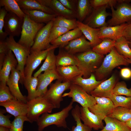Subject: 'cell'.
Returning <instances> with one entry per match:
<instances>
[{"mask_svg": "<svg viewBox=\"0 0 131 131\" xmlns=\"http://www.w3.org/2000/svg\"><path fill=\"white\" fill-rule=\"evenodd\" d=\"M77 66L83 78L89 77L101 65L104 56L99 55L90 49L74 55Z\"/></svg>", "mask_w": 131, "mask_h": 131, "instance_id": "cell-1", "label": "cell"}, {"mask_svg": "<svg viewBox=\"0 0 131 131\" xmlns=\"http://www.w3.org/2000/svg\"><path fill=\"white\" fill-rule=\"evenodd\" d=\"M128 58L120 54L114 47L104 58L101 65L94 73L97 80L105 79V77L117 66H128L130 63Z\"/></svg>", "mask_w": 131, "mask_h": 131, "instance_id": "cell-2", "label": "cell"}, {"mask_svg": "<svg viewBox=\"0 0 131 131\" xmlns=\"http://www.w3.org/2000/svg\"><path fill=\"white\" fill-rule=\"evenodd\" d=\"M73 103L71 101L67 106L59 112L51 114L45 113L42 114L36 122L38 131H42L45 128L52 125H55L58 127L66 128V119L73 108Z\"/></svg>", "mask_w": 131, "mask_h": 131, "instance_id": "cell-3", "label": "cell"}, {"mask_svg": "<svg viewBox=\"0 0 131 131\" xmlns=\"http://www.w3.org/2000/svg\"><path fill=\"white\" fill-rule=\"evenodd\" d=\"M44 23H36L25 14L24 19L21 37L17 42L30 50L34 44L38 31L44 26Z\"/></svg>", "mask_w": 131, "mask_h": 131, "instance_id": "cell-4", "label": "cell"}, {"mask_svg": "<svg viewBox=\"0 0 131 131\" xmlns=\"http://www.w3.org/2000/svg\"><path fill=\"white\" fill-rule=\"evenodd\" d=\"M28 112L26 116L31 123L37 122L40 115L50 113L55 108L53 105L43 97H36L26 103Z\"/></svg>", "mask_w": 131, "mask_h": 131, "instance_id": "cell-5", "label": "cell"}, {"mask_svg": "<svg viewBox=\"0 0 131 131\" xmlns=\"http://www.w3.org/2000/svg\"><path fill=\"white\" fill-rule=\"evenodd\" d=\"M6 41L9 49L12 51L17 61L16 68L21 74L19 82L23 84L25 78L24 68L27 57L31 53L30 50L16 42L13 36H9Z\"/></svg>", "mask_w": 131, "mask_h": 131, "instance_id": "cell-6", "label": "cell"}, {"mask_svg": "<svg viewBox=\"0 0 131 131\" xmlns=\"http://www.w3.org/2000/svg\"><path fill=\"white\" fill-rule=\"evenodd\" d=\"M69 89V92L63 94V97L72 98L71 101L78 103L83 107L89 108L96 104L95 97L88 94L79 86L71 83Z\"/></svg>", "mask_w": 131, "mask_h": 131, "instance_id": "cell-7", "label": "cell"}, {"mask_svg": "<svg viewBox=\"0 0 131 131\" xmlns=\"http://www.w3.org/2000/svg\"><path fill=\"white\" fill-rule=\"evenodd\" d=\"M71 83L70 82L57 80L51 84L43 97L51 103L55 108H59L60 107L61 102L63 100V94L65 90L69 89Z\"/></svg>", "mask_w": 131, "mask_h": 131, "instance_id": "cell-8", "label": "cell"}, {"mask_svg": "<svg viewBox=\"0 0 131 131\" xmlns=\"http://www.w3.org/2000/svg\"><path fill=\"white\" fill-rule=\"evenodd\" d=\"M112 17L107 22L108 26L118 25L131 21V5L129 3L123 2L119 3L116 9L110 7Z\"/></svg>", "mask_w": 131, "mask_h": 131, "instance_id": "cell-9", "label": "cell"}, {"mask_svg": "<svg viewBox=\"0 0 131 131\" xmlns=\"http://www.w3.org/2000/svg\"><path fill=\"white\" fill-rule=\"evenodd\" d=\"M59 47L51 45L49 48L42 51L31 52L27 59L24 69L25 79L31 77L33 71L45 59L48 53L50 50Z\"/></svg>", "mask_w": 131, "mask_h": 131, "instance_id": "cell-10", "label": "cell"}, {"mask_svg": "<svg viewBox=\"0 0 131 131\" xmlns=\"http://www.w3.org/2000/svg\"><path fill=\"white\" fill-rule=\"evenodd\" d=\"M110 7L105 5L93 8L90 14L83 22L90 27L94 28H100L108 26L106 21L107 17L111 16V14L107 12L106 9Z\"/></svg>", "mask_w": 131, "mask_h": 131, "instance_id": "cell-11", "label": "cell"}, {"mask_svg": "<svg viewBox=\"0 0 131 131\" xmlns=\"http://www.w3.org/2000/svg\"><path fill=\"white\" fill-rule=\"evenodd\" d=\"M53 26V21L44 25L38 32L35 39L33 44L30 49L31 52L43 50L51 46L49 42L51 29Z\"/></svg>", "mask_w": 131, "mask_h": 131, "instance_id": "cell-12", "label": "cell"}, {"mask_svg": "<svg viewBox=\"0 0 131 131\" xmlns=\"http://www.w3.org/2000/svg\"><path fill=\"white\" fill-rule=\"evenodd\" d=\"M24 19L15 14L8 12L4 19V29L9 36L14 37L21 34Z\"/></svg>", "mask_w": 131, "mask_h": 131, "instance_id": "cell-13", "label": "cell"}, {"mask_svg": "<svg viewBox=\"0 0 131 131\" xmlns=\"http://www.w3.org/2000/svg\"><path fill=\"white\" fill-rule=\"evenodd\" d=\"M37 77L39 82L36 98L43 97L48 90V86L53 81L57 80L62 81L56 69L45 71L43 73L40 74Z\"/></svg>", "mask_w": 131, "mask_h": 131, "instance_id": "cell-14", "label": "cell"}, {"mask_svg": "<svg viewBox=\"0 0 131 131\" xmlns=\"http://www.w3.org/2000/svg\"><path fill=\"white\" fill-rule=\"evenodd\" d=\"M96 104L89 108L92 113L96 114L104 120L113 111L115 107L109 98L94 97Z\"/></svg>", "mask_w": 131, "mask_h": 131, "instance_id": "cell-15", "label": "cell"}, {"mask_svg": "<svg viewBox=\"0 0 131 131\" xmlns=\"http://www.w3.org/2000/svg\"><path fill=\"white\" fill-rule=\"evenodd\" d=\"M42 5L51 9L57 16L68 19H76V12L69 10L59 0H37Z\"/></svg>", "mask_w": 131, "mask_h": 131, "instance_id": "cell-16", "label": "cell"}, {"mask_svg": "<svg viewBox=\"0 0 131 131\" xmlns=\"http://www.w3.org/2000/svg\"><path fill=\"white\" fill-rule=\"evenodd\" d=\"M21 78L20 71L16 68H13L6 84L11 94L16 99L26 103L28 101L27 97L23 95L19 88L18 83Z\"/></svg>", "mask_w": 131, "mask_h": 131, "instance_id": "cell-17", "label": "cell"}, {"mask_svg": "<svg viewBox=\"0 0 131 131\" xmlns=\"http://www.w3.org/2000/svg\"><path fill=\"white\" fill-rule=\"evenodd\" d=\"M80 117L83 123L95 130L102 129L104 127L102 119L91 112L87 107H80Z\"/></svg>", "mask_w": 131, "mask_h": 131, "instance_id": "cell-18", "label": "cell"}, {"mask_svg": "<svg viewBox=\"0 0 131 131\" xmlns=\"http://www.w3.org/2000/svg\"><path fill=\"white\" fill-rule=\"evenodd\" d=\"M116 83V77L113 74L109 78L102 82L90 93L94 97L110 98Z\"/></svg>", "mask_w": 131, "mask_h": 131, "instance_id": "cell-19", "label": "cell"}, {"mask_svg": "<svg viewBox=\"0 0 131 131\" xmlns=\"http://www.w3.org/2000/svg\"><path fill=\"white\" fill-rule=\"evenodd\" d=\"M86 39L83 35L70 41L64 49L68 53L74 55L87 51L92 48L90 42Z\"/></svg>", "mask_w": 131, "mask_h": 131, "instance_id": "cell-20", "label": "cell"}, {"mask_svg": "<svg viewBox=\"0 0 131 131\" xmlns=\"http://www.w3.org/2000/svg\"><path fill=\"white\" fill-rule=\"evenodd\" d=\"M15 57L10 50L6 55L3 66L0 70V83L6 84L12 69L17 67L18 62Z\"/></svg>", "mask_w": 131, "mask_h": 131, "instance_id": "cell-21", "label": "cell"}, {"mask_svg": "<svg viewBox=\"0 0 131 131\" xmlns=\"http://www.w3.org/2000/svg\"><path fill=\"white\" fill-rule=\"evenodd\" d=\"M128 23L113 26H106L99 28L98 37L102 40L105 38L116 41L123 36V33Z\"/></svg>", "mask_w": 131, "mask_h": 131, "instance_id": "cell-22", "label": "cell"}, {"mask_svg": "<svg viewBox=\"0 0 131 131\" xmlns=\"http://www.w3.org/2000/svg\"><path fill=\"white\" fill-rule=\"evenodd\" d=\"M105 80H97L94 74H92L89 77L87 78H83L81 74L74 78L71 82L79 86L87 93L90 94L92 91Z\"/></svg>", "mask_w": 131, "mask_h": 131, "instance_id": "cell-23", "label": "cell"}, {"mask_svg": "<svg viewBox=\"0 0 131 131\" xmlns=\"http://www.w3.org/2000/svg\"><path fill=\"white\" fill-rule=\"evenodd\" d=\"M0 105L5 107L6 112L15 117L21 115L26 116L28 112L26 103L16 99L3 103H0Z\"/></svg>", "mask_w": 131, "mask_h": 131, "instance_id": "cell-24", "label": "cell"}, {"mask_svg": "<svg viewBox=\"0 0 131 131\" xmlns=\"http://www.w3.org/2000/svg\"><path fill=\"white\" fill-rule=\"evenodd\" d=\"M78 27L81 31L86 39L90 42L92 48L96 46L102 41L98 37L99 28H94L78 20L77 21Z\"/></svg>", "mask_w": 131, "mask_h": 131, "instance_id": "cell-25", "label": "cell"}, {"mask_svg": "<svg viewBox=\"0 0 131 131\" xmlns=\"http://www.w3.org/2000/svg\"><path fill=\"white\" fill-rule=\"evenodd\" d=\"M83 35L81 30L78 27L69 30L57 39L52 41L51 45L63 48L72 41L78 38Z\"/></svg>", "mask_w": 131, "mask_h": 131, "instance_id": "cell-26", "label": "cell"}, {"mask_svg": "<svg viewBox=\"0 0 131 131\" xmlns=\"http://www.w3.org/2000/svg\"><path fill=\"white\" fill-rule=\"evenodd\" d=\"M56 70L63 82H70L76 77L81 74L76 66H57Z\"/></svg>", "mask_w": 131, "mask_h": 131, "instance_id": "cell-27", "label": "cell"}, {"mask_svg": "<svg viewBox=\"0 0 131 131\" xmlns=\"http://www.w3.org/2000/svg\"><path fill=\"white\" fill-rule=\"evenodd\" d=\"M21 9L24 10H39L47 13L55 14L50 8L41 4L37 0H16Z\"/></svg>", "mask_w": 131, "mask_h": 131, "instance_id": "cell-28", "label": "cell"}, {"mask_svg": "<svg viewBox=\"0 0 131 131\" xmlns=\"http://www.w3.org/2000/svg\"><path fill=\"white\" fill-rule=\"evenodd\" d=\"M22 10L31 20L38 23L47 24L53 21L57 16L56 14H48L40 10Z\"/></svg>", "mask_w": 131, "mask_h": 131, "instance_id": "cell-29", "label": "cell"}, {"mask_svg": "<svg viewBox=\"0 0 131 131\" xmlns=\"http://www.w3.org/2000/svg\"><path fill=\"white\" fill-rule=\"evenodd\" d=\"M103 120L106 125L99 131H131V128L125 122L108 116Z\"/></svg>", "mask_w": 131, "mask_h": 131, "instance_id": "cell-30", "label": "cell"}, {"mask_svg": "<svg viewBox=\"0 0 131 131\" xmlns=\"http://www.w3.org/2000/svg\"><path fill=\"white\" fill-rule=\"evenodd\" d=\"M59 48L58 53L56 56V66H77V62L74 55L68 53L63 48Z\"/></svg>", "mask_w": 131, "mask_h": 131, "instance_id": "cell-31", "label": "cell"}, {"mask_svg": "<svg viewBox=\"0 0 131 131\" xmlns=\"http://www.w3.org/2000/svg\"><path fill=\"white\" fill-rule=\"evenodd\" d=\"M89 0H77L76 12L77 20L82 22L93 9Z\"/></svg>", "mask_w": 131, "mask_h": 131, "instance_id": "cell-32", "label": "cell"}, {"mask_svg": "<svg viewBox=\"0 0 131 131\" xmlns=\"http://www.w3.org/2000/svg\"><path fill=\"white\" fill-rule=\"evenodd\" d=\"M56 49H52L49 51L42 65L34 73L33 76L37 77L43 72L56 69V57L54 53V51Z\"/></svg>", "mask_w": 131, "mask_h": 131, "instance_id": "cell-33", "label": "cell"}, {"mask_svg": "<svg viewBox=\"0 0 131 131\" xmlns=\"http://www.w3.org/2000/svg\"><path fill=\"white\" fill-rule=\"evenodd\" d=\"M0 6L4 7L8 12L13 13L22 19L25 15L16 0H0Z\"/></svg>", "mask_w": 131, "mask_h": 131, "instance_id": "cell-34", "label": "cell"}, {"mask_svg": "<svg viewBox=\"0 0 131 131\" xmlns=\"http://www.w3.org/2000/svg\"><path fill=\"white\" fill-rule=\"evenodd\" d=\"M38 82V77L34 76L24 80L23 84L27 91V98L28 101L36 98Z\"/></svg>", "mask_w": 131, "mask_h": 131, "instance_id": "cell-35", "label": "cell"}, {"mask_svg": "<svg viewBox=\"0 0 131 131\" xmlns=\"http://www.w3.org/2000/svg\"><path fill=\"white\" fill-rule=\"evenodd\" d=\"M114 47L120 54L131 60V48L124 37L122 36L115 41Z\"/></svg>", "mask_w": 131, "mask_h": 131, "instance_id": "cell-36", "label": "cell"}, {"mask_svg": "<svg viewBox=\"0 0 131 131\" xmlns=\"http://www.w3.org/2000/svg\"><path fill=\"white\" fill-rule=\"evenodd\" d=\"M126 123L131 119V109L122 107H115L107 116Z\"/></svg>", "mask_w": 131, "mask_h": 131, "instance_id": "cell-37", "label": "cell"}, {"mask_svg": "<svg viewBox=\"0 0 131 131\" xmlns=\"http://www.w3.org/2000/svg\"><path fill=\"white\" fill-rule=\"evenodd\" d=\"M115 41L110 39L105 38L101 42L92 48L94 51L102 56L109 53L114 47Z\"/></svg>", "mask_w": 131, "mask_h": 131, "instance_id": "cell-38", "label": "cell"}, {"mask_svg": "<svg viewBox=\"0 0 131 131\" xmlns=\"http://www.w3.org/2000/svg\"><path fill=\"white\" fill-rule=\"evenodd\" d=\"M71 114L76 122V125L72 126L71 131H91L92 129L83 123L81 122L80 117V107L76 105L72 109Z\"/></svg>", "mask_w": 131, "mask_h": 131, "instance_id": "cell-39", "label": "cell"}, {"mask_svg": "<svg viewBox=\"0 0 131 131\" xmlns=\"http://www.w3.org/2000/svg\"><path fill=\"white\" fill-rule=\"evenodd\" d=\"M76 19H68L57 16L53 20V26L68 29L70 30L77 27Z\"/></svg>", "mask_w": 131, "mask_h": 131, "instance_id": "cell-40", "label": "cell"}, {"mask_svg": "<svg viewBox=\"0 0 131 131\" xmlns=\"http://www.w3.org/2000/svg\"><path fill=\"white\" fill-rule=\"evenodd\" d=\"M113 103L115 107H122L131 109V97L112 95L109 98Z\"/></svg>", "mask_w": 131, "mask_h": 131, "instance_id": "cell-41", "label": "cell"}, {"mask_svg": "<svg viewBox=\"0 0 131 131\" xmlns=\"http://www.w3.org/2000/svg\"><path fill=\"white\" fill-rule=\"evenodd\" d=\"M112 95L116 96L123 95L131 97V88H127V85L124 81L118 82L115 84L112 91Z\"/></svg>", "mask_w": 131, "mask_h": 131, "instance_id": "cell-42", "label": "cell"}, {"mask_svg": "<svg viewBox=\"0 0 131 131\" xmlns=\"http://www.w3.org/2000/svg\"><path fill=\"white\" fill-rule=\"evenodd\" d=\"M16 99L7 84L0 83V103L8 102Z\"/></svg>", "mask_w": 131, "mask_h": 131, "instance_id": "cell-43", "label": "cell"}, {"mask_svg": "<svg viewBox=\"0 0 131 131\" xmlns=\"http://www.w3.org/2000/svg\"><path fill=\"white\" fill-rule=\"evenodd\" d=\"M25 121L30 122L26 116L21 115L15 117L12 122L9 131H23V124Z\"/></svg>", "mask_w": 131, "mask_h": 131, "instance_id": "cell-44", "label": "cell"}, {"mask_svg": "<svg viewBox=\"0 0 131 131\" xmlns=\"http://www.w3.org/2000/svg\"><path fill=\"white\" fill-rule=\"evenodd\" d=\"M69 30L66 28L53 26L49 38V42L50 43L52 41L57 39Z\"/></svg>", "mask_w": 131, "mask_h": 131, "instance_id": "cell-45", "label": "cell"}, {"mask_svg": "<svg viewBox=\"0 0 131 131\" xmlns=\"http://www.w3.org/2000/svg\"><path fill=\"white\" fill-rule=\"evenodd\" d=\"M90 1L93 8L105 5L114 7L118 3L117 0H90Z\"/></svg>", "mask_w": 131, "mask_h": 131, "instance_id": "cell-46", "label": "cell"}, {"mask_svg": "<svg viewBox=\"0 0 131 131\" xmlns=\"http://www.w3.org/2000/svg\"><path fill=\"white\" fill-rule=\"evenodd\" d=\"M8 13L4 8L2 7L0 9V40L6 39L8 34L3 30L4 28V19Z\"/></svg>", "mask_w": 131, "mask_h": 131, "instance_id": "cell-47", "label": "cell"}, {"mask_svg": "<svg viewBox=\"0 0 131 131\" xmlns=\"http://www.w3.org/2000/svg\"><path fill=\"white\" fill-rule=\"evenodd\" d=\"M5 110L0 109V126L10 129L11 125V123L9 120L10 116L6 115L4 114Z\"/></svg>", "mask_w": 131, "mask_h": 131, "instance_id": "cell-48", "label": "cell"}, {"mask_svg": "<svg viewBox=\"0 0 131 131\" xmlns=\"http://www.w3.org/2000/svg\"><path fill=\"white\" fill-rule=\"evenodd\" d=\"M66 8L70 10L76 12L77 0H59Z\"/></svg>", "mask_w": 131, "mask_h": 131, "instance_id": "cell-49", "label": "cell"}, {"mask_svg": "<svg viewBox=\"0 0 131 131\" xmlns=\"http://www.w3.org/2000/svg\"><path fill=\"white\" fill-rule=\"evenodd\" d=\"M121 76L125 79H129L131 78V70L127 67L121 69L120 71Z\"/></svg>", "mask_w": 131, "mask_h": 131, "instance_id": "cell-50", "label": "cell"}, {"mask_svg": "<svg viewBox=\"0 0 131 131\" xmlns=\"http://www.w3.org/2000/svg\"><path fill=\"white\" fill-rule=\"evenodd\" d=\"M10 49H9L6 40H0V54L6 55Z\"/></svg>", "mask_w": 131, "mask_h": 131, "instance_id": "cell-51", "label": "cell"}, {"mask_svg": "<svg viewBox=\"0 0 131 131\" xmlns=\"http://www.w3.org/2000/svg\"><path fill=\"white\" fill-rule=\"evenodd\" d=\"M123 36L128 41H131V23H128L124 30Z\"/></svg>", "mask_w": 131, "mask_h": 131, "instance_id": "cell-52", "label": "cell"}, {"mask_svg": "<svg viewBox=\"0 0 131 131\" xmlns=\"http://www.w3.org/2000/svg\"><path fill=\"white\" fill-rule=\"evenodd\" d=\"M6 55L4 54H0V70L3 66Z\"/></svg>", "mask_w": 131, "mask_h": 131, "instance_id": "cell-53", "label": "cell"}, {"mask_svg": "<svg viewBox=\"0 0 131 131\" xmlns=\"http://www.w3.org/2000/svg\"><path fill=\"white\" fill-rule=\"evenodd\" d=\"M0 131H9V129L5 127L0 126Z\"/></svg>", "mask_w": 131, "mask_h": 131, "instance_id": "cell-54", "label": "cell"}, {"mask_svg": "<svg viewBox=\"0 0 131 131\" xmlns=\"http://www.w3.org/2000/svg\"><path fill=\"white\" fill-rule=\"evenodd\" d=\"M126 124L131 128V119L125 123Z\"/></svg>", "mask_w": 131, "mask_h": 131, "instance_id": "cell-55", "label": "cell"}, {"mask_svg": "<svg viewBox=\"0 0 131 131\" xmlns=\"http://www.w3.org/2000/svg\"><path fill=\"white\" fill-rule=\"evenodd\" d=\"M129 41V46L130 47V48H131V41Z\"/></svg>", "mask_w": 131, "mask_h": 131, "instance_id": "cell-56", "label": "cell"}, {"mask_svg": "<svg viewBox=\"0 0 131 131\" xmlns=\"http://www.w3.org/2000/svg\"><path fill=\"white\" fill-rule=\"evenodd\" d=\"M128 61L130 64H131V60H130L128 58Z\"/></svg>", "mask_w": 131, "mask_h": 131, "instance_id": "cell-57", "label": "cell"}, {"mask_svg": "<svg viewBox=\"0 0 131 131\" xmlns=\"http://www.w3.org/2000/svg\"></svg>", "mask_w": 131, "mask_h": 131, "instance_id": "cell-58", "label": "cell"}, {"mask_svg": "<svg viewBox=\"0 0 131 131\" xmlns=\"http://www.w3.org/2000/svg\"></svg>", "mask_w": 131, "mask_h": 131, "instance_id": "cell-59", "label": "cell"}]
</instances>
